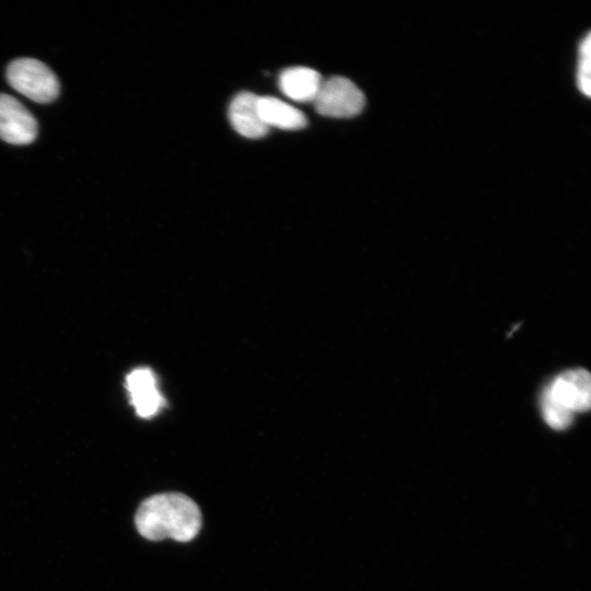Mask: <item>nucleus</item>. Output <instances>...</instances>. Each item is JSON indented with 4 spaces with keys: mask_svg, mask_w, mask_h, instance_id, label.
Instances as JSON below:
<instances>
[{
    "mask_svg": "<svg viewBox=\"0 0 591 591\" xmlns=\"http://www.w3.org/2000/svg\"><path fill=\"white\" fill-rule=\"evenodd\" d=\"M542 399L570 414L587 412L591 405V376L584 369L557 375L546 387Z\"/></svg>",
    "mask_w": 591,
    "mask_h": 591,
    "instance_id": "20e7f679",
    "label": "nucleus"
},
{
    "mask_svg": "<svg viewBox=\"0 0 591 591\" xmlns=\"http://www.w3.org/2000/svg\"><path fill=\"white\" fill-rule=\"evenodd\" d=\"M126 387L138 416L150 418L161 409L163 398L158 390L155 376L150 369L132 370L126 378Z\"/></svg>",
    "mask_w": 591,
    "mask_h": 591,
    "instance_id": "423d86ee",
    "label": "nucleus"
},
{
    "mask_svg": "<svg viewBox=\"0 0 591 591\" xmlns=\"http://www.w3.org/2000/svg\"><path fill=\"white\" fill-rule=\"evenodd\" d=\"M258 111L268 128L297 130L304 128L308 124L301 111L273 96H259Z\"/></svg>",
    "mask_w": 591,
    "mask_h": 591,
    "instance_id": "1a4fd4ad",
    "label": "nucleus"
},
{
    "mask_svg": "<svg viewBox=\"0 0 591 591\" xmlns=\"http://www.w3.org/2000/svg\"><path fill=\"white\" fill-rule=\"evenodd\" d=\"M313 104L320 115L350 118L361 113L366 100L361 90L351 80L334 76L323 79Z\"/></svg>",
    "mask_w": 591,
    "mask_h": 591,
    "instance_id": "7ed1b4c3",
    "label": "nucleus"
},
{
    "mask_svg": "<svg viewBox=\"0 0 591 591\" xmlns=\"http://www.w3.org/2000/svg\"><path fill=\"white\" fill-rule=\"evenodd\" d=\"M7 79L14 90L36 103H50L59 93L56 74L33 58L13 60L7 69Z\"/></svg>",
    "mask_w": 591,
    "mask_h": 591,
    "instance_id": "f03ea898",
    "label": "nucleus"
},
{
    "mask_svg": "<svg viewBox=\"0 0 591 591\" xmlns=\"http://www.w3.org/2000/svg\"><path fill=\"white\" fill-rule=\"evenodd\" d=\"M37 121L16 99L0 94V138L12 144H27L37 136Z\"/></svg>",
    "mask_w": 591,
    "mask_h": 591,
    "instance_id": "39448f33",
    "label": "nucleus"
},
{
    "mask_svg": "<svg viewBox=\"0 0 591 591\" xmlns=\"http://www.w3.org/2000/svg\"><path fill=\"white\" fill-rule=\"evenodd\" d=\"M322 81V76L312 68L290 67L279 74L278 85L289 99L301 103H313Z\"/></svg>",
    "mask_w": 591,
    "mask_h": 591,
    "instance_id": "6e6552de",
    "label": "nucleus"
},
{
    "mask_svg": "<svg viewBox=\"0 0 591 591\" xmlns=\"http://www.w3.org/2000/svg\"><path fill=\"white\" fill-rule=\"evenodd\" d=\"M576 82L579 91L586 96L591 94V35L588 33L578 48Z\"/></svg>",
    "mask_w": 591,
    "mask_h": 591,
    "instance_id": "9d476101",
    "label": "nucleus"
},
{
    "mask_svg": "<svg viewBox=\"0 0 591 591\" xmlns=\"http://www.w3.org/2000/svg\"><path fill=\"white\" fill-rule=\"evenodd\" d=\"M135 522L138 532L147 540L188 542L199 532L201 513L198 506L183 494H159L142 501Z\"/></svg>",
    "mask_w": 591,
    "mask_h": 591,
    "instance_id": "f257e3e1",
    "label": "nucleus"
},
{
    "mask_svg": "<svg viewBox=\"0 0 591 591\" xmlns=\"http://www.w3.org/2000/svg\"><path fill=\"white\" fill-rule=\"evenodd\" d=\"M258 99L252 92H241L231 102L229 119L236 132L243 137L257 139L266 136L269 128L258 111Z\"/></svg>",
    "mask_w": 591,
    "mask_h": 591,
    "instance_id": "0eeeda50",
    "label": "nucleus"
}]
</instances>
